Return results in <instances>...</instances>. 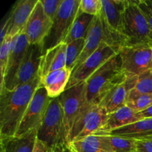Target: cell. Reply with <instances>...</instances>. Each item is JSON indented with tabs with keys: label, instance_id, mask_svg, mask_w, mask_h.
<instances>
[{
	"label": "cell",
	"instance_id": "6da1fadb",
	"mask_svg": "<svg viewBox=\"0 0 152 152\" xmlns=\"http://www.w3.org/2000/svg\"><path fill=\"white\" fill-rule=\"evenodd\" d=\"M41 86L39 75L14 90L0 91V138L16 135L19 124L35 94Z\"/></svg>",
	"mask_w": 152,
	"mask_h": 152
},
{
	"label": "cell",
	"instance_id": "7a4b0ae2",
	"mask_svg": "<svg viewBox=\"0 0 152 152\" xmlns=\"http://www.w3.org/2000/svg\"><path fill=\"white\" fill-rule=\"evenodd\" d=\"M126 79L118 53L86 80V101L98 105L111 89L126 82Z\"/></svg>",
	"mask_w": 152,
	"mask_h": 152
},
{
	"label": "cell",
	"instance_id": "3957f363",
	"mask_svg": "<svg viewBox=\"0 0 152 152\" xmlns=\"http://www.w3.org/2000/svg\"><path fill=\"white\" fill-rule=\"evenodd\" d=\"M37 139L51 148L66 143L63 111L58 97L50 100L42 122L37 130Z\"/></svg>",
	"mask_w": 152,
	"mask_h": 152
},
{
	"label": "cell",
	"instance_id": "277c9868",
	"mask_svg": "<svg viewBox=\"0 0 152 152\" xmlns=\"http://www.w3.org/2000/svg\"><path fill=\"white\" fill-rule=\"evenodd\" d=\"M80 0H63L51 28L42 43V55L50 49L64 43L76 19Z\"/></svg>",
	"mask_w": 152,
	"mask_h": 152
},
{
	"label": "cell",
	"instance_id": "5b68a950",
	"mask_svg": "<svg viewBox=\"0 0 152 152\" xmlns=\"http://www.w3.org/2000/svg\"><path fill=\"white\" fill-rule=\"evenodd\" d=\"M124 36L126 45H151L152 41L148 22L137 0H126L124 13Z\"/></svg>",
	"mask_w": 152,
	"mask_h": 152
},
{
	"label": "cell",
	"instance_id": "8992f818",
	"mask_svg": "<svg viewBox=\"0 0 152 152\" xmlns=\"http://www.w3.org/2000/svg\"><path fill=\"white\" fill-rule=\"evenodd\" d=\"M108 116L98 105L86 102L74 122L66 144L97 134L105 126Z\"/></svg>",
	"mask_w": 152,
	"mask_h": 152
},
{
	"label": "cell",
	"instance_id": "52a82bcc",
	"mask_svg": "<svg viewBox=\"0 0 152 152\" xmlns=\"http://www.w3.org/2000/svg\"><path fill=\"white\" fill-rule=\"evenodd\" d=\"M100 16L108 36L116 47L126 45L124 36V13L126 0H101Z\"/></svg>",
	"mask_w": 152,
	"mask_h": 152
},
{
	"label": "cell",
	"instance_id": "ba28073f",
	"mask_svg": "<svg viewBox=\"0 0 152 152\" xmlns=\"http://www.w3.org/2000/svg\"><path fill=\"white\" fill-rule=\"evenodd\" d=\"M122 68L126 77L139 76L152 67V45H136L123 46L119 52Z\"/></svg>",
	"mask_w": 152,
	"mask_h": 152
},
{
	"label": "cell",
	"instance_id": "9c48e42d",
	"mask_svg": "<svg viewBox=\"0 0 152 152\" xmlns=\"http://www.w3.org/2000/svg\"><path fill=\"white\" fill-rule=\"evenodd\" d=\"M119 52L120 49L117 48L113 47L106 42L102 43L94 53L72 71L66 89L80 83L86 82L104 64L118 54Z\"/></svg>",
	"mask_w": 152,
	"mask_h": 152
},
{
	"label": "cell",
	"instance_id": "30bf717a",
	"mask_svg": "<svg viewBox=\"0 0 152 152\" xmlns=\"http://www.w3.org/2000/svg\"><path fill=\"white\" fill-rule=\"evenodd\" d=\"M58 98L63 111L64 126L67 143L74 122L83 105L87 102L86 82L65 89V91Z\"/></svg>",
	"mask_w": 152,
	"mask_h": 152
},
{
	"label": "cell",
	"instance_id": "8fae6325",
	"mask_svg": "<svg viewBox=\"0 0 152 152\" xmlns=\"http://www.w3.org/2000/svg\"><path fill=\"white\" fill-rule=\"evenodd\" d=\"M51 98L46 89L41 86L37 89L15 136H22L34 129H38L42 122Z\"/></svg>",
	"mask_w": 152,
	"mask_h": 152
},
{
	"label": "cell",
	"instance_id": "7c38bea8",
	"mask_svg": "<svg viewBox=\"0 0 152 152\" xmlns=\"http://www.w3.org/2000/svg\"><path fill=\"white\" fill-rule=\"evenodd\" d=\"M42 56V45H29L23 62L15 75L9 90H14L29 83L39 75Z\"/></svg>",
	"mask_w": 152,
	"mask_h": 152
},
{
	"label": "cell",
	"instance_id": "4fadbf2b",
	"mask_svg": "<svg viewBox=\"0 0 152 152\" xmlns=\"http://www.w3.org/2000/svg\"><path fill=\"white\" fill-rule=\"evenodd\" d=\"M52 24L53 22L45 14L42 4L39 0L23 30L29 44L42 45Z\"/></svg>",
	"mask_w": 152,
	"mask_h": 152
},
{
	"label": "cell",
	"instance_id": "5bb4252c",
	"mask_svg": "<svg viewBox=\"0 0 152 152\" xmlns=\"http://www.w3.org/2000/svg\"><path fill=\"white\" fill-rule=\"evenodd\" d=\"M103 42H106L113 47H116L108 36L105 26H104L100 14H99L94 17L93 21L89 28L87 37L86 39L84 49H83L80 58L77 59L74 70L78 68L87 58H88L92 53H94Z\"/></svg>",
	"mask_w": 152,
	"mask_h": 152
},
{
	"label": "cell",
	"instance_id": "9a60e30c",
	"mask_svg": "<svg viewBox=\"0 0 152 152\" xmlns=\"http://www.w3.org/2000/svg\"><path fill=\"white\" fill-rule=\"evenodd\" d=\"M29 45V42L24 31L14 37L4 74L3 86L0 88V91L4 89H10L12 81L23 62Z\"/></svg>",
	"mask_w": 152,
	"mask_h": 152
},
{
	"label": "cell",
	"instance_id": "2e32d148",
	"mask_svg": "<svg viewBox=\"0 0 152 152\" xmlns=\"http://www.w3.org/2000/svg\"><path fill=\"white\" fill-rule=\"evenodd\" d=\"M134 80L127 78L126 82L111 89L98 104L108 114L126 106L129 91L134 87Z\"/></svg>",
	"mask_w": 152,
	"mask_h": 152
},
{
	"label": "cell",
	"instance_id": "e0dca14e",
	"mask_svg": "<svg viewBox=\"0 0 152 152\" xmlns=\"http://www.w3.org/2000/svg\"><path fill=\"white\" fill-rule=\"evenodd\" d=\"M39 0H21L16 2L10 13L7 36L15 37L22 32Z\"/></svg>",
	"mask_w": 152,
	"mask_h": 152
},
{
	"label": "cell",
	"instance_id": "ac0fdd59",
	"mask_svg": "<svg viewBox=\"0 0 152 152\" xmlns=\"http://www.w3.org/2000/svg\"><path fill=\"white\" fill-rule=\"evenodd\" d=\"M67 44L62 43L46 51L42 56L39 75L43 78L52 71L66 68Z\"/></svg>",
	"mask_w": 152,
	"mask_h": 152
},
{
	"label": "cell",
	"instance_id": "d6986e66",
	"mask_svg": "<svg viewBox=\"0 0 152 152\" xmlns=\"http://www.w3.org/2000/svg\"><path fill=\"white\" fill-rule=\"evenodd\" d=\"M72 71L67 68L52 71L41 79L42 86L46 89L49 97H59L66 89Z\"/></svg>",
	"mask_w": 152,
	"mask_h": 152
},
{
	"label": "cell",
	"instance_id": "ffe728a7",
	"mask_svg": "<svg viewBox=\"0 0 152 152\" xmlns=\"http://www.w3.org/2000/svg\"><path fill=\"white\" fill-rule=\"evenodd\" d=\"M137 113L126 105L117 111L108 114L105 126L95 135H103L116 129L125 127L126 126L139 121Z\"/></svg>",
	"mask_w": 152,
	"mask_h": 152
},
{
	"label": "cell",
	"instance_id": "44dd1931",
	"mask_svg": "<svg viewBox=\"0 0 152 152\" xmlns=\"http://www.w3.org/2000/svg\"><path fill=\"white\" fill-rule=\"evenodd\" d=\"M37 130L34 129L19 137L0 138L1 152H33L37 139Z\"/></svg>",
	"mask_w": 152,
	"mask_h": 152
},
{
	"label": "cell",
	"instance_id": "7402d4cb",
	"mask_svg": "<svg viewBox=\"0 0 152 152\" xmlns=\"http://www.w3.org/2000/svg\"><path fill=\"white\" fill-rule=\"evenodd\" d=\"M105 134L114 135L136 140L152 137V118L140 120Z\"/></svg>",
	"mask_w": 152,
	"mask_h": 152
},
{
	"label": "cell",
	"instance_id": "603a6c76",
	"mask_svg": "<svg viewBox=\"0 0 152 152\" xmlns=\"http://www.w3.org/2000/svg\"><path fill=\"white\" fill-rule=\"evenodd\" d=\"M103 152H137L136 140L114 135H98Z\"/></svg>",
	"mask_w": 152,
	"mask_h": 152
},
{
	"label": "cell",
	"instance_id": "cb8c5ba5",
	"mask_svg": "<svg viewBox=\"0 0 152 152\" xmlns=\"http://www.w3.org/2000/svg\"><path fill=\"white\" fill-rule=\"evenodd\" d=\"M94 17V16L78 10L75 20L64 43L69 44L79 39H86Z\"/></svg>",
	"mask_w": 152,
	"mask_h": 152
},
{
	"label": "cell",
	"instance_id": "d4e9b609",
	"mask_svg": "<svg viewBox=\"0 0 152 152\" xmlns=\"http://www.w3.org/2000/svg\"><path fill=\"white\" fill-rule=\"evenodd\" d=\"M72 152H103L98 135H90L65 144Z\"/></svg>",
	"mask_w": 152,
	"mask_h": 152
},
{
	"label": "cell",
	"instance_id": "484cf974",
	"mask_svg": "<svg viewBox=\"0 0 152 152\" xmlns=\"http://www.w3.org/2000/svg\"><path fill=\"white\" fill-rule=\"evenodd\" d=\"M126 105L134 112H141L152 105V94H141L130 91Z\"/></svg>",
	"mask_w": 152,
	"mask_h": 152
},
{
	"label": "cell",
	"instance_id": "4316f807",
	"mask_svg": "<svg viewBox=\"0 0 152 152\" xmlns=\"http://www.w3.org/2000/svg\"><path fill=\"white\" fill-rule=\"evenodd\" d=\"M86 44V39H79L67 44L66 68L73 71L77 59L80 58Z\"/></svg>",
	"mask_w": 152,
	"mask_h": 152
},
{
	"label": "cell",
	"instance_id": "83f0119b",
	"mask_svg": "<svg viewBox=\"0 0 152 152\" xmlns=\"http://www.w3.org/2000/svg\"><path fill=\"white\" fill-rule=\"evenodd\" d=\"M14 37L6 36L4 39L1 42L0 47V74H1V81H0V88L3 86L4 74L7 69V62H8L9 55L13 46Z\"/></svg>",
	"mask_w": 152,
	"mask_h": 152
},
{
	"label": "cell",
	"instance_id": "f1b7e54d",
	"mask_svg": "<svg viewBox=\"0 0 152 152\" xmlns=\"http://www.w3.org/2000/svg\"><path fill=\"white\" fill-rule=\"evenodd\" d=\"M131 91L141 94H152V68L137 76L134 87Z\"/></svg>",
	"mask_w": 152,
	"mask_h": 152
},
{
	"label": "cell",
	"instance_id": "f546056e",
	"mask_svg": "<svg viewBox=\"0 0 152 152\" xmlns=\"http://www.w3.org/2000/svg\"><path fill=\"white\" fill-rule=\"evenodd\" d=\"M102 7L101 0H80L79 10L95 16L100 13Z\"/></svg>",
	"mask_w": 152,
	"mask_h": 152
},
{
	"label": "cell",
	"instance_id": "4dcf8cb0",
	"mask_svg": "<svg viewBox=\"0 0 152 152\" xmlns=\"http://www.w3.org/2000/svg\"><path fill=\"white\" fill-rule=\"evenodd\" d=\"M48 17L53 22L59 12L63 0H40Z\"/></svg>",
	"mask_w": 152,
	"mask_h": 152
},
{
	"label": "cell",
	"instance_id": "1f68e13d",
	"mask_svg": "<svg viewBox=\"0 0 152 152\" xmlns=\"http://www.w3.org/2000/svg\"><path fill=\"white\" fill-rule=\"evenodd\" d=\"M137 4L148 22L152 41V0H137Z\"/></svg>",
	"mask_w": 152,
	"mask_h": 152
},
{
	"label": "cell",
	"instance_id": "d6a6232c",
	"mask_svg": "<svg viewBox=\"0 0 152 152\" xmlns=\"http://www.w3.org/2000/svg\"><path fill=\"white\" fill-rule=\"evenodd\" d=\"M136 141L137 152H152V137Z\"/></svg>",
	"mask_w": 152,
	"mask_h": 152
},
{
	"label": "cell",
	"instance_id": "836d02e7",
	"mask_svg": "<svg viewBox=\"0 0 152 152\" xmlns=\"http://www.w3.org/2000/svg\"><path fill=\"white\" fill-rule=\"evenodd\" d=\"M53 148L48 146L44 142L37 139L33 152H53Z\"/></svg>",
	"mask_w": 152,
	"mask_h": 152
},
{
	"label": "cell",
	"instance_id": "e575fe53",
	"mask_svg": "<svg viewBox=\"0 0 152 152\" xmlns=\"http://www.w3.org/2000/svg\"><path fill=\"white\" fill-rule=\"evenodd\" d=\"M137 115L140 120L152 118V105L147 108V109L144 110V111H141L140 113H137Z\"/></svg>",
	"mask_w": 152,
	"mask_h": 152
},
{
	"label": "cell",
	"instance_id": "d590c367",
	"mask_svg": "<svg viewBox=\"0 0 152 152\" xmlns=\"http://www.w3.org/2000/svg\"><path fill=\"white\" fill-rule=\"evenodd\" d=\"M65 145H58L53 148V152H63Z\"/></svg>",
	"mask_w": 152,
	"mask_h": 152
},
{
	"label": "cell",
	"instance_id": "8d00e7d4",
	"mask_svg": "<svg viewBox=\"0 0 152 152\" xmlns=\"http://www.w3.org/2000/svg\"><path fill=\"white\" fill-rule=\"evenodd\" d=\"M63 152H72V151L70 149V148L68 146V145H65V148H64Z\"/></svg>",
	"mask_w": 152,
	"mask_h": 152
},
{
	"label": "cell",
	"instance_id": "74e56055",
	"mask_svg": "<svg viewBox=\"0 0 152 152\" xmlns=\"http://www.w3.org/2000/svg\"><path fill=\"white\" fill-rule=\"evenodd\" d=\"M151 68H152V67H151Z\"/></svg>",
	"mask_w": 152,
	"mask_h": 152
}]
</instances>
